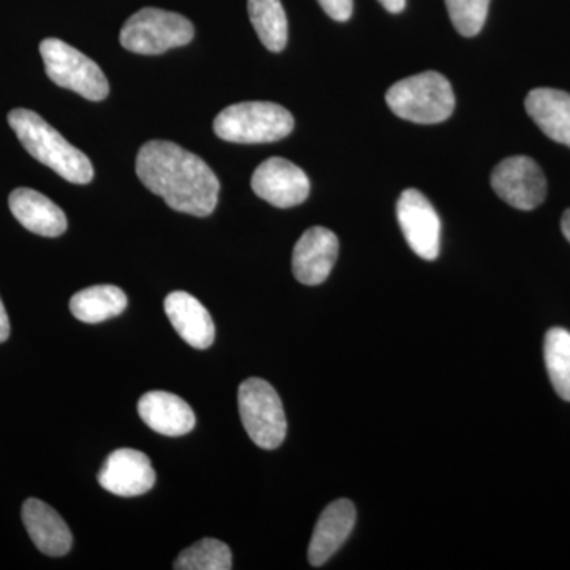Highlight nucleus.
Here are the masks:
<instances>
[{"label": "nucleus", "mask_w": 570, "mask_h": 570, "mask_svg": "<svg viewBox=\"0 0 570 570\" xmlns=\"http://www.w3.org/2000/svg\"><path fill=\"white\" fill-rule=\"evenodd\" d=\"M141 183L179 213L206 217L216 209L220 184L209 165L176 142L153 140L137 156Z\"/></svg>", "instance_id": "obj_1"}, {"label": "nucleus", "mask_w": 570, "mask_h": 570, "mask_svg": "<svg viewBox=\"0 0 570 570\" xmlns=\"http://www.w3.org/2000/svg\"><path fill=\"white\" fill-rule=\"evenodd\" d=\"M9 124L18 140L33 159L50 167L66 181L89 184L94 178V167L89 157L75 148L58 130L41 116L24 108L10 111Z\"/></svg>", "instance_id": "obj_2"}, {"label": "nucleus", "mask_w": 570, "mask_h": 570, "mask_svg": "<svg viewBox=\"0 0 570 570\" xmlns=\"http://www.w3.org/2000/svg\"><path fill=\"white\" fill-rule=\"evenodd\" d=\"M385 100L397 118L415 124L444 122L455 110L452 85L438 71H423L395 82Z\"/></svg>", "instance_id": "obj_3"}, {"label": "nucleus", "mask_w": 570, "mask_h": 570, "mask_svg": "<svg viewBox=\"0 0 570 570\" xmlns=\"http://www.w3.org/2000/svg\"><path fill=\"white\" fill-rule=\"evenodd\" d=\"M291 111L272 102L230 105L214 119V132L225 141L255 145L283 140L294 130Z\"/></svg>", "instance_id": "obj_4"}, {"label": "nucleus", "mask_w": 570, "mask_h": 570, "mask_svg": "<svg viewBox=\"0 0 570 570\" xmlns=\"http://www.w3.org/2000/svg\"><path fill=\"white\" fill-rule=\"evenodd\" d=\"M194 24L183 14L160 9H141L122 26L121 45L137 55L156 56L190 43Z\"/></svg>", "instance_id": "obj_5"}, {"label": "nucleus", "mask_w": 570, "mask_h": 570, "mask_svg": "<svg viewBox=\"0 0 570 570\" xmlns=\"http://www.w3.org/2000/svg\"><path fill=\"white\" fill-rule=\"evenodd\" d=\"M40 55L45 71L55 85L80 94L92 102L107 99L110 85L102 69L91 58L59 39L41 41Z\"/></svg>", "instance_id": "obj_6"}, {"label": "nucleus", "mask_w": 570, "mask_h": 570, "mask_svg": "<svg viewBox=\"0 0 570 570\" xmlns=\"http://www.w3.org/2000/svg\"><path fill=\"white\" fill-rule=\"evenodd\" d=\"M238 407L243 425L254 444L273 450L283 444L287 434L283 403L272 384L250 377L239 385Z\"/></svg>", "instance_id": "obj_7"}, {"label": "nucleus", "mask_w": 570, "mask_h": 570, "mask_svg": "<svg viewBox=\"0 0 570 570\" xmlns=\"http://www.w3.org/2000/svg\"><path fill=\"white\" fill-rule=\"evenodd\" d=\"M491 187L499 198L521 212H531L546 200L547 181L535 160L513 156L502 160L491 174Z\"/></svg>", "instance_id": "obj_8"}, {"label": "nucleus", "mask_w": 570, "mask_h": 570, "mask_svg": "<svg viewBox=\"0 0 570 570\" xmlns=\"http://www.w3.org/2000/svg\"><path fill=\"white\" fill-rule=\"evenodd\" d=\"M396 216L411 249L423 261H436L441 253L442 225L425 195L417 189L404 190L396 204Z\"/></svg>", "instance_id": "obj_9"}, {"label": "nucleus", "mask_w": 570, "mask_h": 570, "mask_svg": "<svg viewBox=\"0 0 570 570\" xmlns=\"http://www.w3.org/2000/svg\"><path fill=\"white\" fill-rule=\"evenodd\" d=\"M250 186L257 197L276 208H294L309 197V178L302 168L283 157H272L258 165Z\"/></svg>", "instance_id": "obj_10"}, {"label": "nucleus", "mask_w": 570, "mask_h": 570, "mask_svg": "<svg viewBox=\"0 0 570 570\" xmlns=\"http://www.w3.org/2000/svg\"><path fill=\"white\" fill-rule=\"evenodd\" d=\"M97 479L102 489L116 497L134 498L153 489L156 471L140 450L118 449L105 460Z\"/></svg>", "instance_id": "obj_11"}, {"label": "nucleus", "mask_w": 570, "mask_h": 570, "mask_svg": "<svg viewBox=\"0 0 570 570\" xmlns=\"http://www.w3.org/2000/svg\"><path fill=\"white\" fill-rule=\"evenodd\" d=\"M340 253V242L332 230L313 227L306 230L295 245L292 269L299 283L318 285L332 273Z\"/></svg>", "instance_id": "obj_12"}, {"label": "nucleus", "mask_w": 570, "mask_h": 570, "mask_svg": "<svg viewBox=\"0 0 570 570\" xmlns=\"http://www.w3.org/2000/svg\"><path fill=\"white\" fill-rule=\"evenodd\" d=\"M355 505L348 499H337L322 512L311 539L307 560L314 568L324 566L336 553L354 530Z\"/></svg>", "instance_id": "obj_13"}, {"label": "nucleus", "mask_w": 570, "mask_h": 570, "mask_svg": "<svg viewBox=\"0 0 570 570\" xmlns=\"http://www.w3.org/2000/svg\"><path fill=\"white\" fill-rule=\"evenodd\" d=\"M22 521L41 553L55 558L69 553L73 538L66 521L51 505L29 498L22 505Z\"/></svg>", "instance_id": "obj_14"}, {"label": "nucleus", "mask_w": 570, "mask_h": 570, "mask_svg": "<svg viewBox=\"0 0 570 570\" xmlns=\"http://www.w3.org/2000/svg\"><path fill=\"white\" fill-rule=\"evenodd\" d=\"M10 212L32 234L56 238L66 234L67 217L55 202L37 190L20 187L9 197Z\"/></svg>", "instance_id": "obj_15"}, {"label": "nucleus", "mask_w": 570, "mask_h": 570, "mask_svg": "<svg viewBox=\"0 0 570 570\" xmlns=\"http://www.w3.org/2000/svg\"><path fill=\"white\" fill-rule=\"evenodd\" d=\"M138 414L146 425L164 436H184L195 426L193 407L183 397L160 390L140 397Z\"/></svg>", "instance_id": "obj_16"}, {"label": "nucleus", "mask_w": 570, "mask_h": 570, "mask_svg": "<svg viewBox=\"0 0 570 570\" xmlns=\"http://www.w3.org/2000/svg\"><path fill=\"white\" fill-rule=\"evenodd\" d=\"M165 313L179 336L194 348H208L216 326L206 307L187 292H171L164 302Z\"/></svg>", "instance_id": "obj_17"}, {"label": "nucleus", "mask_w": 570, "mask_h": 570, "mask_svg": "<svg viewBox=\"0 0 570 570\" xmlns=\"http://www.w3.org/2000/svg\"><path fill=\"white\" fill-rule=\"evenodd\" d=\"M528 115L551 140L570 148V94L539 88L524 100Z\"/></svg>", "instance_id": "obj_18"}, {"label": "nucleus", "mask_w": 570, "mask_h": 570, "mask_svg": "<svg viewBox=\"0 0 570 570\" xmlns=\"http://www.w3.org/2000/svg\"><path fill=\"white\" fill-rule=\"evenodd\" d=\"M127 296L116 285H94L71 296L70 311L85 324H102L126 311Z\"/></svg>", "instance_id": "obj_19"}, {"label": "nucleus", "mask_w": 570, "mask_h": 570, "mask_svg": "<svg viewBox=\"0 0 570 570\" xmlns=\"http://www.w3.org/2000/svg\"><path fill=\"white\" fill-rule=\"evenodd\" d=\"M250 22L266 50L281 52L287 45V17L281 0H247Z\"/></svg>", "instance_id": "obj_20"}, {"label": "nucleus", "mask_w": 570, "mask_h": 570, "mask_svg": "<svg viewBox=\"0 0 570 570\" xmlns=\"http://www.w3.org/2000/svg\"><path fill=\"white\" fill-rule=\"evenodd\" d=\"M543 356L554 392L570 401V333L564 328H551L543 344Z\"/></svg>", "instance_id": "obj_21"}, {"label": "nucleus", "mask_w": 570, "mask_h": 570, "mask_svg": "<svg viewBox=\"0 0 570 570\" xmlns=\"http://www.w3.org/2000/svg\"><path fill=\"white\" fill-rule=\"evenodd\" d=\"M176 570H230L232 551L217 539H202L176 558Z\"/></svg>", "instance_id": "obj_22"}, {"label": "nucleus", "mask_w": 570, "mask_h": 570, "mask_svg": "<svg viewBox=\"0 0 570 570\" xmlns=\"http://www.w3.org/2000/svg\"><path fill=\"white\" fill-rule=\"evenodd\" d=\"M453 28L463 37L482 31L489 14L490 0H445Z\"/></svg>", "instance_id": "obj_23"}, {"label": "nucleus", "mask_w": 570, "mask_h": 570, "mask_svg": "<svg viewBox=\"0 0 570 570\" xmlns=\"http://www.w3.org/2000/svg\"><path fill=\"white\" fill-rule=\"evenodd\" d=\"M322 9L332 20L347 21L354 11V0H318Z\"/></svg>", "instance_id": "obj_24"}, {"label": "nucleus", "mask_w": 570, "mask_h": 570, "mask_svg": "<svg viewBox=\"0 0 570 570\" xmlns=\"http://www.w3.org/2000/svg\"><path fill=\"white\" fill-rule=\"evenodd\" d=\"M10 336V321L7 316L6 306H3L2 299H0V343H6Z\"/></svg>", "instance_id": "obj_25"}, {"label": "nucleus", "mask_w": 570, "mask_h": 570, "mask_svg": "<svg viewBox=\"0 0 570 570\" xmlns=\"http://www.w3.org/2000/svg\"><path fill=\"white\" fill-rule=\"evenodd\" d=\"M390 13H401L406 7V0H379Z\"/></svg>", "instance_id": "obj_26"}, {"label": "nucleus", "mask_w": 570, "mask_h": 570, "mask_svg": "<svg viewBox=\"0 0 570 570\" xmlns=\"http://www.w3.org/2000/svg\"><path fill=\"white\" fill-rule=\"evenodd\" d=\"M562 234H564L566 238L570 243V208L564 213L561 220Z\"/></svg>", "instance_id": "obj_27"}]
</instances>
